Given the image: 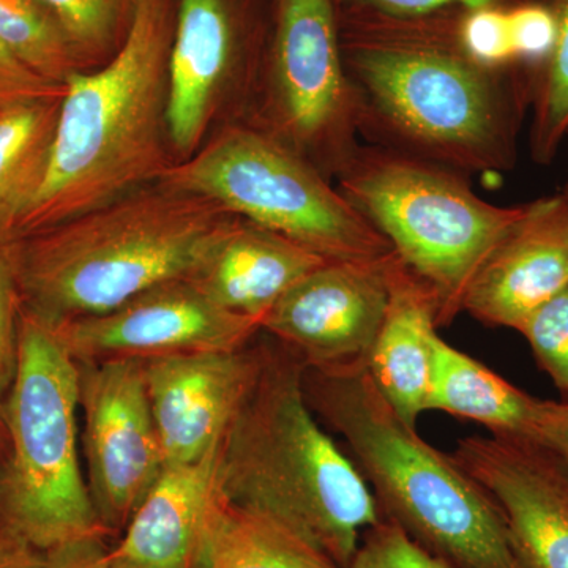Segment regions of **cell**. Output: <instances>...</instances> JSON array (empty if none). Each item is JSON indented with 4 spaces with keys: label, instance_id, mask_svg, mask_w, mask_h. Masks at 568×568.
<instances>
[{
    "label": "cell",
    "instance_id": "7",
    "mask_svg": "<svg viewBox=\"0 0 568 568\" xmlns=\"http://www.w3.org/2000/svg\"><path fill=\"white\" fill-rule=\"evenodd\" d=\"M336 179L347 203L428 287L439 328L463 313L478 268L526 209L488 203L458 171L365 142Z\"/></svg>",
    "mask_w": 568,
    "mask_h": 568
},
{
    "label": "cell",
    "instance_id": "39",
    "mask_svg": "<svg viewBox=\"0 0 568 568\" xmlns=\"http://www.w3.org/2000/svg\"><path fill=\"white\" fill-rule=\"evenodd\" d=\"M567 140H568V134H567Z\"/></svg>",
    "mask_w": 568,
    "mask_h": 568
},
{
    "label": "cell",
    "instance_id": "4",
    "mask_svg": "<svg viewBox=\"0 0 568 568\" xmlns=\"http://www.w3.org/2000/svg\"><path fill=\"white\" fill-rule=\"evenodd\" d=\"M234 216L155 182L10 241L21 308L51 324L111 312L155 284L189 275Z\"/></svg>",
    "mask_w": 568,
    "mask_h": 568
},
{
    "label": "cell",
    "instance_id": "32",
    "mask_svg": "<svg viewBox=\"0 0 568 568\" xmlns=\"http://www.w3.org/2000/svg\"><path fill=\"white\" fill-rule=\"evenodd\" d=\"M63 93V85L44 80L0 43V110L13 104L62 99Z\"/></svg>",
    "mask_w": 568,
    "mask_h": 568
},
{
    "label": "cell",
    "instance_id": "30",
    "mask_svg": "<svg viewBox=\"0 0 568 568\" xmlns=\"http://www.w3.org/2000/svg\"><path fill=\"white\" fill-rule=\"evenodd\" d=\"M508 22L518 61L537 63L551 50L556 22L547 3H521L508 10Z\"/></svg>",
    "mask_w": 568,
    "mask_h": 568
},
{
    "label": "cell",
    "instance_id": "36",
    "mask_svg": "<svg viewBox=\"0 0 568 568\" xmlns=\"http://www.w3.org/2000/svg\"><path fill=\"white\" fill-rule=\"evenodd\" d=\"M106 568H130V567H126L125 564L119 562V560L112 559L110 556V559H108Z\"/></svg>",
    "mask_w": 568,
    "mask_h": 568
},
{
    "label": "cell",
    "instance_id": "3",
    "mask_svg": "<svg viewBox=\"0 0 568 568\" xmlns=\"http://www.w3.org/2000/svg\"><path fill=\"white\" fill-rule=\"evenodd\" d=\"M264 335L260 369L220 440L216 491L347 568L383 514L353 458L306 402L304 362Z\"/></svg>",
    "mask_w": 568,
    "mask_h": 568
},
{
    "label": "cell",
    "instance_id": "15",
    "mask_svg": "<svg viewBox=\"0 0 568 568\" xmlns=\"http://www.w3.org/2000/svg\"><path fill=\"white\" fill-rule=\"evenodd\" d=\"M568 286V200L562 192L526 203L467 287L463 313L488 327L518 331Z\"/></svg>",
    "mask_w": 568,
    "mask_h": 568
},
{
    "label": "cell",
    "instance_id": "12",
    "mask_svg": "<svg viewBox=\"0 0 568 568\" xmlns=\"http://www.w3.org/2000/svg\"><path fill=\"white\" fill-rule=\"evenodd\" d=\"M52 325L77 362H145L239 349L263 332L256 321L227 312L185 276L155 284L102 315Z\"/></svg>",
    "mask_w": 568,
    "mask_h": 568
},
{
    "label": "cell",
    "instance_id": "5",
    "mask_svg": "<svg viewBox=\"0 0 568 568\" xmlns=\"http://www.w3.org/2000/svg\"><path fill=\"white\" fill-rule=\"evenodd\" d=\"M317 420L343 437L383 517L454 568H519L499 508L388 405L368 369L304 373Z\"/></svg>",
    "mask_w": 568,
    "mask_h": 568
},
{
    "label": "cell",
    "instance_id": "9",
    "mask_svg": "<svg viewBox=\"0 0 568 568\" xmlns=\"http://www.w3.org/2000/svg\"><path fill=\"white\" fill-rule=\"evenodd\" d=\"M257 129L336 178L361 145L334 0H272Z\"/></svg>",
    "mask_w": 568,
    "mask_h": 568
},
{
    "label": "cell",
    "instance_id": "29",
    "mask_svg": "<svg viewBox=\"0 0 568 568\" xmlns=\"http://www.w3.org/2000/svg\"><path fill=\"white\" fill-rule=\"evenodd\" d=\"M459 37L467 52L488 65L518 61L511 43L508 10H465L459 21Z\"/></svg>",
    "mask_w": 568,
    "mask_h": 568
},
{
    "label": "cell",
    "instance_id": "22",
    "mask_svg": "<svg viewBox=\"0 0 568 568\" xmlns=\"http://www.w3.org/2000/svg\"><path fill=\"white\" fill-rule=\"evenodd\" d=\"M62 99L0 110V237L39 189Z\"/></svg>",
    "mask_w": 568,
    "mask_h": 568
},
{
    "label": "cell",
    "instance_id": "35",
    "mask_svg": "<svg viewBox=\"0 0 568 568\" xmlns=\"http://www.w3.org/2000/svg\"><path fill=\"white\" fill-rule=\"evenodd\" d=\"M0 568H44V551L0 523Z\"/></svg>",
    "mask_w": 568,
    "mask_h": 568
},
{
    "label": "cell",
    "instance_id": "19",
    "mask_svg": "<svg viewBox=\"0 0 568 568\" xmlns=\"http://www.w3.org/2000/svg\"><path fill=\"white\" fill-rule=\"evenodd\" d=\"M219 447L197 462L163 467L122 540L111 548L112 559L130 568H192L215 491Z\"/></svg>",
    "mask_w": 568,
    "mask_h": 568
},
{
    "label": "cell",
    "instance_id": "23",
    "mask_svg": "<svg viewBox=\"0 0 568 568\" xmlns=\"http://www.w3.org/2000/svg\"><path fill=\"white\" fill-rule=\"evenodd\" d=\"M556 22L551 50L534 63L529 152L534 163L549 166L568 134V0H547Z\"/></svg>",
    "mask_w": 568,
    "mask_h": 568
},
{
    "label": "cell",
    "instance_id": "37",
    "mask_svg": "<svg viewBox=\"0 0 568 568\" xmlns=\"http://www.w3.org/2000/svg\"><path fill=\"white\" fill-rule=\"evenodd\" d=\"M562 194H564V196H566V197H567V200H568V181H567L566 185H564Z\"/></svg>",
    "mask_w": 568,
    "mask_h": 568
},
{
    "label": "cell",
    "instance_id": "10",
    "mask_svg": "<svg viewBox=\"0 0 568 568\" xmlns=\"http://www.w3.org/2000/svg\"><path fill=\"white\" fill-rule=\"evenodd\" d=\"M82 447L93 508L111 536L123 530L162 474L144 362H77Z\"/></svg>",
    "mask_w": 568,
    "mask_h": 568
},
{
    "label": "cell",
    "instance_id": "34",
    "mask_svg": "<svg viewBox=\"0 0 568 568\" xmlns=\"http://www.w3.org/2000/svg\"><path fill=\"white\" fill-rule=\"evenodd\" d=\"M536 443L558 454L568 465V399H541Z\"/></svg>",
    "mask_w": 568,
    "mask_h": 568
},
{
    "label": "cell",
    "instance_id": "27",
    "mask_svg": "<svg viewBox=\"0 0 568 568\" xmlns=\"http://www.w3.org/2000/svg\"><path fill=\"white\" fill-rule=\"evenodd\" d=\"M347 568H454L383 517L362 537Z\"/></svg>",
    "mask_w": 568,
    "mask_h": 568
},
{
    "label": "cell",
    "instance_id": "1",
    "mask_svg": "<svg viewBox=\"0 0 568 568\" xmlns=\"http://www.w3.org/2000/svg\"><path fill=\"white\" fill-rule=\"evenodd\" d=\"M463 9L396 18L336 11L358 138L458 173L518 163L534 63L488 65L459 37Z\"/></svg>",
    "mask_w": 568,
    "mask_h": 568
},
{
    "label": "cell",
    "instance_id": "28",
    "mask_svg": "<svg viewBox=\"0 0 568 568\" xmlns=\"http://www.w3.org/2000/svg\"><path fill=\"white\" fill-rule=\"evenodd\" d=\"M21 298L14 280L9 241L0 237V450H7L3 410L18 361Z\"/></svg>",
    "mask_w": 568,
    "mask_h": 568
},
{
    "label": "cell",
    "instance_id": "31",
    "mask_svg": "<svg viewBox=\"0 0 568 568\" xmlns=\"http://www.w3.org/2000/svg\"><path fill=\"white\" fill-rule=\"evenodd\" d=\"M528 2L534 0H334L336 11H364L396 18L422 17L450 9L510 10Z\"/></svg>",
    "mask_w": 568,
    "mask_h": 568
},
{
    "label": "cell",
    "instance_id": "21",
    "mask_svg": "<svg viewBox=\"0 0 568 568\" xmlns=\"http://www.w3.org/2000/svg\"><path fill=\"white\" fill-rule=\"evenodd\" d=\"M192 568H339L275 519L213 491Z\"/></svg>",
    "mask_w": 568,
    "mask_h": 568
},
{
    "label": "cell",
    "instance_id": "17",
    "mask_svg": "<svg viewBox=\"0 0 568 568\" xmlns=\"http://www.w3.org/2000/svg\"><path fill=\"white\" fill-rule=\"evenodd\" d=\"M324 263L297 242L234 216L185 278L227 312L263 325L276 302Z\"/></svg>",
    "mask_w": 568,
    "mask_h": 568
},
{
    "label": "cell",
    "instance_id": "24",
    "mask_svg": "<svg viewBox=\"0 0 568 568\" xmlns=\"http://www.w3.org/2000/svg\"><path fill=\"white\" fill-rule=\"evenodd\" d=\"M0 43L52 84L81 70L69 37L41 0H0Z\"/></svg>",
    "mask_w": 568,
    "mask_h": 568
},
{
    "label": "cell",
    "instance_id": "6",
    "mask_svg": "<svg viewBox=\"0 0 568 568\" xmlns=\"http://www.w3.org/2000/svg\"><path fill=\"white\" fill-rule=\"evenodd\" d=\"M80 373L54 325L21 308L18 361L7 396L0 523L47 551L108 534L78 454Z\"/></svg>",
    "mask_w": 568,
    "mask_h": 568
},
{
    "label": "cell",
    "instance_id": "18",
    "mask_svg": "<svg viewBox=\"0 0 568 568\" xmlns=\"http://www.w3.org/2000/svg\"><path fill=\"white\" fill-rule=\"evenodd\" d=\"M388 275L387 312L366 369L399 418L417 429L418 418L428 410L433 345L439 328L436 302L394 252Z\"/></svg>",
    "mask_w": 568,
    "mask_h": 568
},
{
    "label": "cell",
    "instance_id": "26",
    "mask_svg": "<svg viewBox=\"0 0 568 568\" xmlns=\"http://www.w3.org/2000/svg\"><path fill=\"white\" fill-rule=\"evenodd\" d=\"M517 332L525 336L538 368L568 399V286L538 306Z\"/></svg>",
    "mask_w": 568,
    "mask_h": 568
},
{
    "label": "cell",
    "instance_id": "2",
    "mask_svg": "<svg viewBox=\"0 0 568 568\" xmlns=\"http://www.w3.org/2000/svg\"><path fill=\"white\" fill-rule=\"evenodd\" d=\"M175 0H133L121 47L65 82L39 189L3 241L40 233L159 182L168 152V69Z\"/></svg>",
    "mask_w": 568,
    "mask_h": 568
},
{
    "label": "cell",
    "instance_id": "8",
    "mask_svg": "<svg viewBox=\"0 0 568 568\" xmlns=\"http://www.w3.org/2000/svg\"><path fill=\"white\" fill-rule=\"evenodd\" d=\"M159 183L297 242L325 261H373L392 253L317 168L252 123L224 126Z\"/></svg>",
    "mask_w": 568,
    "mask_h": 568
},
{
    "label": "cell",
    "instance_id": "11",
    "mask_svg": "<svg viewBox=\"0 0 568 568\" xmlns=\"http://www.w3.org/2000/svg\"><path fill=\"white\" fill-rule=\"evenodd\" d=\"M390 256L325 261L276 302L261 331L293 351L306 368H366L387 312Z\"/></svg>",
    "mask_w": 568,
    "mask_h": 568
},
{
    "label": "cell",
    "instance_id": "33",
    "mask_svg": "<svg viewBox=\"0 0 568 568\" xmlns=\"http://www.w3.org/2000/svg\"><path fill=\"white\" fill-rule=\"evenodd\" d=\"M108 534L74 538L44 551V568H106L111 548Z\"/></svg>",
    "mask_w": 568,
    "mask_h": 568
},
{
    "label": "cell",
    "instance_id": "38",
    "mask_svg": "<svg viewBox=\"0 0 568 568\" xmlns=\"http://www.w3.org/2000/svg\"><path fill=\"white\" fill-rule=\"evenodd\" d=\"M534 2L547 3V0H534Z\"/></svg>",
    "mask_w": 568,
    "mask_h": 568
},
{
    "label": "cell",
    "instance_id": "25",
    "mask_svg": "<svg viewBox=\"0 0 568 568\" xmlns=\"http://www.w3.org/2000/svg\"><path fill=\"white\" fill-rule=\"evenodd\" d=\"M61 22L82 63L106 62L121 47L133 0H41Z\"/></svg>",
    "mask_w": 568,
    "mask_h": 568
},
{
    "label": "cell",
    "instance_id": "20",
    "mask_svg": "<svg viewBox=\"0 0 568 568\" xmlns=\"http://www.w3.org/2000/svg\"><path fill=\"white\" fill-rule=\"evenodd\" d=\"M541 399L436 335L428 410L485 426L489 435L536 440Z\"/></svg>",
    "mask_w": 568,
    "mask_h": 568
},
{
    "label": "cell",
    "instance_id": "13",
    "mask_svg": "<svg viewBox=\"0 0 568 568\" xmlns=\"http://www.w3.org/2000/svg\"><path fill=\"white\" fill-rule=\"evenodd\" d=\"M455 462L499 508L519 568H568V465L536 440L469 436Z\"/></svg>",
    "mask_w": 568,
    "mask_h": 568
},
{
    "label": "cell",
    "instance_id": "16",
    "mask_svg": "<svg viewBox=\"0 0 568 568\" xmlns=\"http://www.w3.org/2000/svg\"><path fill=\"white\" fill-rule=\"evenodd\" d=\"M245 7L237 0H175L168 69V133L179 160L201 148L213 100L242 65Z\"/></svg>",
    "mask_w": 568,
    "mask_h": 568
},
{
    "label": "cell",
    "instance_id": "14",
    "mask_svg": "<svg viewBox=\"0 0 568 568\" xmlns=\"http://www.w3.org/2000/svg\"><path fill=\"white\" fill-rule=\"evenodd\" d=\"M263 332L231 351L144 362L145 386L164 466L197 462L220 446L263 358Z\"/></svg>",
    "mask_w": 568,
    "mask_h": 568
}]
</instances>
